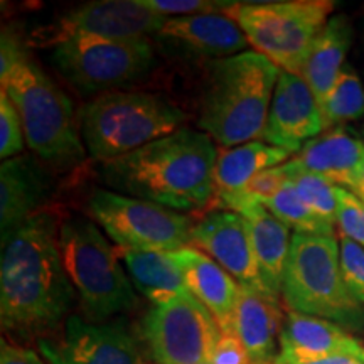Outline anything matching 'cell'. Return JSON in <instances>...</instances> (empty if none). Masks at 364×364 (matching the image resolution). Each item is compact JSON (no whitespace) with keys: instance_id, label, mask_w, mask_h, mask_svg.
Masks as SVG:
<instances>
[{"instance_id":"obj_16","label":"cell","mask_w":364,"mask_h":364,"mask_svg":"<svg viewBox=\"0 0 364 364\" xmlns=\"http://www.w3.org/2000/svg\"><path fill=\"white\" fill-rule=\"evenodd\" d=\"M156 39L166 51L215 61L245 53L250 44L238 22L223 14L167 17Z\"/></svg>"},{"instance_id":"obj_3","label":"cell","mask_w":364,"mask_h":364,"mask_svg":"<svg viewBox=\"0 0 364 364\" xmlns=\"http://www.w3.org/2000/svg\"><path fill=\"white\" fill-rule=\"evenodd\" d=\"M0 83L19 112L26 144L39 161L58 167L83 161L86 149L71 100L29 56L12 27L0 38Z\"/></svg>"},{"instance_id":"obj_6","label":"cell","mask_w":364,"mask_h":364,"mask_svg":"<svg viewBox=\"0 0 364 364\" xmlns=\"http://www.w3.org/2000/svg\"><path fill=\"white\" fill-rule=\"evenodd\" d=\"M59 248L86 321L102 324L139 307V297L115 248L93 220L71 216L63 221Z\"/></svg>"},{"instance_id":"obj_22","label":"cell","mask_w":364,"mask_h":364,"mask_svg":"<svg viewBox=\"0 0 364 364\" xmlns=\"http://www.w3.org/2000/svg\"><path fill=\"white\" fill-rule=\"evenodd\" d=\"M290 156L292 154L284 149L258 140L221 152L215 172V209H228L236 213L253 177L263 171L289 162Z\"/></svg>"},{"instance_id":"obj_36","label":"cell","mask_w":364,"mask_h":364,"mask_svg":"<svg viewBox=\"0 0 364 364\" xmlns=\"http://www.w3.org/2000/svg\"><path fill=\"white\" fill-rule=\"evenodd\" d=\"M351 191L364 203V162H363V167H361V171H359V174L356 177V182H354Z\"/></svg>"},{"instance_id":"obj_12","label":"cell","mask_w":364,"mask_h":364,"mask_svg":"<svg viewBox=\"0 0 364 364\" xmlns=\"http://www.w3.org/2000/svg\"><path fill=\"white\" fill-rule=\"evenodd\" d=\"M36 344L48 364H147L139 336L124 318L97 324L71 314L58 331Z\"/></svg>"},{"instance_id":"obj_11","label":"cell","mask_w":364,"mask_h":364,"mask_svg":"<svg viewBox=\"0 0 364 364\" xmlns=\"http://www.w3.org/2000/svg\"><path fill=\"white\" fill-rule=\"evenodd\" d=\"M136 336L156 364H211L223 331L213 314L186 292L152 304Z\"/></svg>"},{"instance_id":"obj_14","label":"cell","mask_w":364,"mask_h":364,"mask_svg":"<svg viewBox=\"0 0 364 364\" xmlns=\"http://www.w3.org/2000/svg\"><path fill=\"white\" fill-rule=\"evenodd\" d=\"M322 132H326L324 117L312 90L302 76L282 71L260 140L289 154H299Z\"/></svg>"},{"instance_id":"obj_7","label":"cell","mask_w":364,"mask_h":364,"mask_svg":"<svg viewBox=\"0 0 364 364\" xmlns=\"http://www.w3.org/2000/svg\"><path fill=\"white\" fill-rule=\"evenodd\" d=\"M282 299L294 312L326 318L349 332L364 329V306L344 284L336 236L292 235Z\"/></svg>"},{"instance_id":"obj_5","label":"cell","mask_w":364,"mask_h":364,"mask_svg":"<svg viewBox=\"0 0 364 364\" xmlns=\"http://www.w3.org/2000/svg\"><path fill=\"white\" fill-rule=\"evenodd\" d=\"M188 115L167 98L145 91H110L78 113L80 135L95 161L108 164L174 134Z\"/></svg>"},{"instance_id":"obj_2","label":"cell","mask_w":364,"mask_h":364,"mask_svg":"<svg viewBox=\"0 0 364 364\" xmlns=\"http://www.w3.org/2000/svg\"><path fill=\"white\" fill-rule=\"evenodd\" d=\"M220 152L201 130L179 129L103 164V182L118 194L179 213L215 209V172Z\"/></svg>"},{"instance_id":"obj_4","label":"cell","mask_w":364,"mask_h":364,"mask_svg":"<svg viewBox=\"0 0 364 364\" xmlns=\"http://www.w3.org/2000/svg\"><path fill=\"white\" fill-rule=\"evenodd\" d=\"M280 70L257 51L208 65L198 125L223 147L260 140Z\"/></svg>"},{"instance_id":"obj_32","label":"cell","mask_w":364,"mask_h":364,"mask_svg":"<svg viewBox=\"0 0 364 364\" xmlns=\"http://www.w3.org/2000/svg\"><path fill=\"white\" fill-rule=\"evenodd\" d=\"M338 228L341 236L364 248V203L344 188H338Z\"/></svg>"},{"instance_id":"obj_1","label":"cell","mask_w":364,"mask_h":364,"mask_svg":"<svg viewBox=\"0 0 364 364\" xmlns=\"http://www.w3.org/2000/svg\"><path fill=\"white\" fill-rule=\"evenodd\" d=\"M78 294L59 248V226L41 211L2 240L0 317L14 339L44 338L71 316Z\"/></svg>"},{"instance_id":"obj_20","label":"cell","mask_w":364,"mask_h":364,"mask_svg":"<svg viewBox=\"0 0 364 364\" xmlns=\"http://www.w3.org/2000/svg\"><path fill=\"white\" fill-rule=\"evenodd\" d=\"M285 314L279 299L263 290L241 287L236 300L233 329L255 364H273L280 354V332Z\"/></svg>"},{"instance_id":"obj_29","label":"cell","mask_w":364,"mask_h":364,"mask_svg":"<svg viewBox=\"0 0 364 364\" xmlns=\"http://www.w3.org/2000/svg\"><path fill=\"white\" fill-rule=\"evenodd\" d=\"M24 127L17 108L6 91H0V157L2 161L17 157L24 150Z\"/></svg>"},{"instance_id":"obj_25","label":"cell","mask_w":364,"mask_h":364,"mask_svg":"<svg viewBox=\"0 0 364 364\" xmlns=\"http://www.w3.org/2000/svg\"><path fill=\"white\" fill-rule=\"evenodd\" d=\"M115 252L124 263L134 289L152 304L188 292L181 268L169 253L135 252L127 248H117Z\"/></svg>"},{"instance_id":"obj_30","label":"cell","mask_w":364,"mask_h":364,"mask_svg":"<svg viewBox=\"0 0 364 364\" xmlns=\"http://www.w3.org/2000/svg\"><path fill=\"white\" fill-rule=\"evenodd\" d=\"M144 7L162 14V16H204V14H223L233 16L238 2L221 0H140Z\"/></svg>"},{"instance_id":"obj_35","label":"cell","mask_w":364,"mask_h":364,"mask_svg":"<svg viewBox=\"0 0 364 364\" xmlns=\"http://www.w3.org/2000/svg\"><path fill=\"white\" fill-rule=\"evenodd\" d=\"M273 364H364V359L349 356V354H336V356L311 359V361H282V359L277 358V361Z\"/></svg>"},{"instance_id":"obj_17","label":"cell","mask_w":364,"mask_h":364,"mask_svg":"<svg viewBox=\"0 0 364 364\" xmlns=\"http://www.w3.org/2000/svg\"><path fill=\"white\" fill-rule=\"evenodd\" d=\"M48 172L38 157L17 156L0 167V233L2 240L11 236L27 220L41 213L49 198Z\"/></svg>"},{"instance_id":"obj_8","label":"cell","mask_w":364,"mask_h":364,"mask_svg":"<svg viewBox=\"0 0 364 364\" xmlns=\"http://www.w3.org/2000/svg\"><path fill=\"white\" fill-rule=\"evenodd\" d=\"M336 2L332 0H275L238 2L233 19L248 43L279 68L299 75L314 41L324 29Z\"/></svg>"},{"instance_id":"obj_37","label":"cell","mask_w":364,"mask_h":364,"mask_svg":"<svg viewBox=\"0 0 364 364\" xmlns=\"http://www.w3.org/2000/svg\"><path fill=\"white\" fill-rule=\"evenodd\" d=\"M361 135H363V140H364V129H363V132H361Z\"/></svg>"},{"instance_id":"obj_15","label":"cell","mask_w":364,"mask_h":364,"mask_svg":"<svg viewBox=\"0 0 364 364\" xmlns=\"http://www.w3.org/2000/svg\"><path fill=\"white\" fill-rule=\"evenodd\" d=\"M221 265L241 287L262 289L255 262L252 230L245 216L228 209H213L194 225L193 245Z\"/></svg>"},{"instance_id":"obj_23","label":"cell","mask_w":364,"mask_h":364,"mask_svg":"<svg viewBox=\"0 0 364 364\" xmlns=\"http://www.w3.org/2000/svg\"><path fill=\"white\" fill-rule=\"evenodd\" d=\"M353 39L354 29L351 19L344 14H338L327 21L324 29L314 41L300 76L312 90L318 107L326 102L332 86L343 73Z\"/></svg>"},{"instance_id":"obj_13","label":"cell","mask_w":364,"mask_h":364,"mask_svg":"<svg viewBox=\"0 0 364 364\" xmlns=\"http://www.w3.org/2000/svg\"><path fill=\"white\" fill-rule=\"evenodd\" d=\"M166 21V16L144 7L140 0H97L65 14L36 36L53 48L75 38H149L156 36Z\"/></svg>"},{"instance_id":"obj_31","label":"cell","mask_w":364,"mask_h":364,"mask_svg":"<svg viewBox=\"0 0 364 364\" xmlns=\"http://www.w3.org/2000/svg\"><path fill=\"white\" fill-rule=\"evenodd\" d=\"M339 265L344 284L356 302L364 306V248L353 240L339 238Z\"/></svg>"},{"instance_id":"obj_33","label":"cell","mask_w":364,"mask_h":364,"mask_svg":"<svg viewBox=\"0 0 364 364\" xmlns=\"http://www.w3.org/2000/svg\"><path fill=\"white\" fill-rule=\"evenodd\" d=\"M211 364H255L236 334H223Z\"/></svg>"},{"instance_id":"obj_24","label":"cell","mask_w":364,"mask_h":364,"mask_svg":"<svg viewBox=\"0 0 364 364\" xmlns=\"http://www.w3.org/2000/svg\"><path fill=\"white\" fill-rule=\"evenodd\" d=\"M245 218L252 230L255 262L263 292L279 299L292 247L290 228L273 216L265 206H258Z\"/></svg>"},{"instance_id":"obj_18","label":"cell","mask_w":364,"mask_h":364,"mask_svg":"<svg viewBox=\"0 0 364 364\" xmlns=\"http://www.w3.org/2000/svg\"><path fill=\"white\" fill-rule=\"evenodd\" d=\"M181 268L188 292L199 300L216 322L223 334H235L233 317L240 284L225 268L194 247L169 253Z\"/></svg>"},{"instance_id":"obj_26","label":"cell","mask_w":364,"mask_h":364,"mask_svg":"<svg viewBox=\"0 0 364 364\" xmlns=\"http://www.w3.org/2000/svg\"><path fill=\"white\" fill-rule=\"evenodd\" d=\"M326 130L346 127L364 117V86L351 66L346 65L341 76L321 107Z\"/></svg>"},{"instance_id":"obj_9","label":"cell","mask_w":364,"mask_h":364,"mask_svg":"<svg viewBox=\"0 0 364 364\" xmlns=\"http://www.w3.org/2000/svg\"><path fill=\"white\" fill-rule=\"evenodd\" d=\"M156 61L149 38H75L54 46L51 63L81 95H105L140 81Z\"/></svg>"},{"instance_id":"obj_21","label":"cell","mask_w":364,"mask_h":364,"mask_svg":"<svg viewBox=\"0 0 364 364\" xmlns=\"http://www.w3.org/2000/svg\"><path fill=\"white\" fill-rule=\"evenodd\" d=\"M290 161L297 169L351 191L364 162V140L346 127H336L307 142Z\"/></svg>"},{"instance_id":"obj_10","label":"cell","mask_w":364,"mask_h":364,"mask_svg":"<svg viewBox=\"0 0 364 364\" xmlns=\"http://www.w3.org/2000/svg\"><path fill=\"white\" fill-rule=\"evenodd\" d=\"M86 211L118 248L172 253L193 245V218L145 199L98 188Z\"/></svg>"},{"instance_id":"obj_28","label":"cell","mask_w":364,"mask_h":364,"mask_svg":"<svg viewBox=\"0 0 364 364\" xmlns=\"http://www.w3.org/2000/svg\"><path fill=\"white\" fill-rule=\"evenodd\" d=\"M285 169L300 199L327 225L338 226V186L326 177L297 169L292 161L285 162Z\"/></svg>"},{"instance_id":"obj_19","label":"cell","mask_w":364,"mask_h":364,"mask_svg":"<svg viewBox=\"0 0 364 364\" xmlns=\"http://www.w3.org/2000/svg\"><path fill=\"white\" fill-rule=\"evenodd\" d=\"M279 343L282 361H311L336 354L364 359L363 343L344 327L294 311L285 312Z\"/></svg>"},{"instance_id":"obj_27","label":"cell","mask_w":364,"mask_h":364,"mask_svg":"<svg viewBox=\"0 0 364 364\" xmlns=\"http://www.w3.org/2000/svg\"><path fill=\"white\" fill-rule=\"evenodd\" d=\"M265 208L273 216L289 228L295 230V233L318 235V236H336L334 226L327 225L321 220L306 203L300 199L294 184L289 181L282 186V189L265 204Z\"/></svg>"},{"instance_id":"obj_34","label":"cell","mask_w":364,"mask_h":364,"mask_svg":"<svg viewBox=\"0 0 364 364\" xmlns=\"http://www.w3.org/2000/svg\"><path fill=\"white\" fill-rule=\"evenodd\" d=\"M0 364H46L34 349L26 346L14 344L2 339L0 343Z\"/></svg>"}]
</instances>
